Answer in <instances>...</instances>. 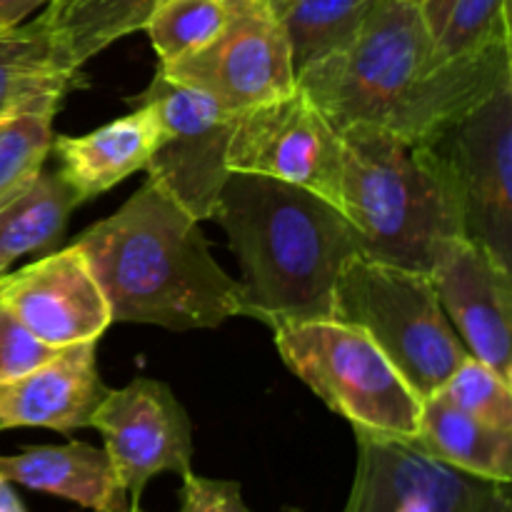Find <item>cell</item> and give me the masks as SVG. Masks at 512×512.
Wrapping results in <instances>:
<instances>
[{"label":"cell","mask_w":512,"mask_h":512,"mask_svg":"<svg viewBox=\"0 0 512 512\" xmlns=\"http://www.w3.org/2000/svg\"><path fill=\"white\" fill-rule=\"evenodd\" d=\"M505 85L510 43L435 63L433 33L415 0H375L343 53L298 75V88L338 133L368 123L418 143H433Z\"/></svg>","instance_id":"cell-1"},{"label":"cell","mask_w":512,"mask_h":512,"mask_svg":"<svg viewBox=\"0 0 512 512\" xmlns=\"http://www.w3.org/2000/svg\"><path fill=\"white\" fill-rule=\"evenodd\" d=\"M73 245L98 280L113 323L183 333L240 315V283L213 258L198 220L155 180Z\"/></svg>","instance_id":"cell-2"},{"label":"cell","mask_w":512,"mask_h":512,"mask_svg":"<svg viewBox=\"0 0 512 512\" xmlns=\"http://www.w3.org/2000/svg\"><path fill=\"white\" fill-rule=\"evenodd\" d=\"M210 220L240 263V315L270 330L333 318L340 270L360 255L343 210L283 180L230 173Z\"/></svg>","instance_id":"cell-3"},{"label":"cell","mask_w":512,"mask_h":512,"mask_svg":"<svg viewBox=\"0 0 512 512\" xmlns=\"http://www.w3.org/2000/svg\"><path fill=\"white\" fill-rule=\"evenodd\" d=\"M343 140V215L358 253L378 263L430 273L435 248L465 235L458 178L435 143L405 140L355 123Z\"/></svg>","instance_id":"cell-4"},{"label":"cell","mask_w":512,"mask_h":512,"mask_svg":"<svg viewBox=\"0 0 512 512\" xmlns=\"http://www.w3.org/2000/svg\"><path fill=\"white\" fill-rule=\"evenodd\" d=\"M333 318L365 330L420 398L438 393L470 355L433 275L420 270L353 255L338 275Z\"/></svg>","instance_id":"cell-5"},{"label":"cell","mask_w":512,"mask_h":512,"mask_svg":"<svg viewBox=\"0 0 512 512\" xmlns=\"http://www.w3.org/2000/svg\"><path fill=\"white\" fill-rule=\"evenodd\" d=\"M283 363L353 433L415 440L423 398L365 330L343 320H303L273 328Z\"/></svg>","instance_id":"cell-6"},{"label":"cell","mask_w":512,"mask_h":512,"mask_svg":"<svg viewBox=\"0 0 512 512\" xmlns=\"http://www.w3.org/2000/svg\"><path fill=\"white\" fill-rule=\"evenodd\" d=\"M133 103L155 110L160 138L145 173L168 190L195 220H210L218 195L228 180V150L238 115L210 95L173 83L160 70Z\"/></svg>","instance_id":"cell-7"},{"label":"cell","mask_w":512,"mask_h":512,"mask_svg":"<svg viewBox=\"0 0 512 512\" xmlns=\"http://www.w3.org/2000/svg\"><path fill=\"white\" fill-rule=\"evenodd\" d=\"M230 15L205 48L158 65L173 83L210 95L230 113L283 98L298 88L280 23L265 0H228Z\"/></svg>","instance_id":"cell-8"},{"label":"cell","mask_w":512,"mask_h":512,"mask_svg":"<svg viewBox=\"0 0 512 512\" xmlns=\"http://www.w3.org/2000/svg\"><path fill=\"white\" fill-rule=\"evenodd\" d=\"M228 170L298 185L343 210V140L300 88L238 115Z\"/></svg>","instance_id":"cell-9"},{"label":"cell","mask_w":512,"mask_h":512,"mask_svg":"<svg viewBox=\"0 0 512 512\" xmlns=\"http://www.w3.org/2000/svg\"><path fill=\"white\" fill-rule=\"evenodd\" d=\"M358 463L343 512H512L510 483L430 458L415 440L355 433Z\"/></svg>","instance_id":"cell-10"},{"label":"cell","mask_w":512,"mask_h":512,"mask_svg":"<svg viewBox=\"0 0 512 512\" xmlns=\"http://www.w3.org/2000/svg\"><path fill=\"white\" fill-rule=\"evenodd\" d=\"M90 428L103 435L105 455L133 505L155 475L183 478L193 470V423L160 380L135 378L125 388L108 390Z\"/></svg>","instance_id":"cell-11"},{"label":"cell","mask_w":512,"mask_h":512,"mask_svg":"<svg viewBox=\"0 0 512 512\" xmlns=\"http://www.w3.org/2000/svg\"><path fill=\"white\" fill-rule=\"evenodd\" d=\"M463 193L465 235L512 265V85L433 140Z\"/></svg>","instance_id":"cell-12"},{"label":"cell","mask_w":512,"mask_h":512,"mask_svg":"<svg viewBox=\"0 0 512 512\" xmlns=\"http://www.w3.org/2000/svg\"><path fill=\"white\" fill-rule=\"evenodd\" d=\"M430 275L468 353L512 380V265L480 240L453 235L435 248Z\"/></svg>","instance_id":"cell-13"},{"label":"cell","mask_w":512,"mask_h":512,"mask_svg":"<svg viewBox=\"0 0 512 512\" xmlns=\"http://www.w3.org/2000/svg\"><path fill=\"white\" fill-rule=\"evenodd\" d=\"M0 303L35 338L58 350L98 343L113 323L108 300L75 245L0 275Z\"/></svg>","instance_id":"cell-14"},{"label":"cell","mask_w":512,"mask_h":512,"mask_svg":"<svg viewBox=\"0 0 512 512\" xmlns=\"http://www.w3.org/2000/svg\"><path fill=\"white\" fill-rule=\"evenodd\" d=\"M95 353L98 343L70 345L40 368L0 385V430L48 428L70 435L90 428L110 390Z\"/></svg>","instance_id":"cell-15"},{"label":"cell","mask_w":512,"mask_h":512,"mask_svg":"<svg viewBox=\"0 0 512 512\" xmlns=\"http://www.w3.org/2000/svg\"><path fill=\"white\" fill-rule=\"evenodd\" d=\"M160 138L158 115L150 105L133 103L128 115L110 120L85 135L53 138L58 173L80 203L98 198L138 170H145Z\"/></svg>","instance_id":"cell-16"},{"label":"cell","mask_w":512,"mask_h":512,"mask_svg":"<svg viewBox=\"0 0 512 512\" xmlns=\"http://www.w3.org/2000/svg\"><path fill=\"white\" fill-rule=\"evenodd\" d=\"M0 475L13 485L70 500L93 512H125L128 493L103 448L70 440L0 455Z\"/></svg>","instance_id":"cell-17"},{"label":"cell","mask_w":512,"mask_h":512,"mask_svg":"<svg viewBox=\"0 0 512 512\" xmlns=\"http://www.w3.org/2000/svg\"><path fill=\"white\" fill-rule=\"evenodd\" d=\"M78 70L55 48L43 15L0 33V120L20 113H55Z\"/></svg>","instance_id":"cell-18"},{"label":"cell","mask_w":512,"mask_h":512,"mask_svg":"<svg viewBox=\"0 0 512 512\" xmlns=\"http://www.w3.org/2000/svg\"><path fill=\"white\" fill-rule=\"evenodd\" d=\"M415 443L450 468L475 478L512 483V430L473 418L440 393L423 398Z\"/></svg>","instance_id":"cell-19"},{"label":"cell","mask_w":512,"mask_h":512,"mask_svg":"<svg viewBox=\"0 0 512 512\" xmlns=\"http://www.w3.org/2000/svg\"><path fill=\"white\" fill-rule=\"evenodd\" d=\"M78 195L60 173L40 170L15 198L0 208V275L30 253H50L60 243Z\"/></svg>","instance_id":"cell-20"},{"label":"cell","mask_w":512,"mask_h":512,"mask_svg":"<svg viewBox=\"0 0 512 512\" xmlns=\"http://www.w3.org/2000/svg\"><path fill=\"white\" fill-rule=\"evenodd\" d=\"M285 35L295 80L355 40L375 0H265Z\"/></svg>","instance_id":"cell-21"},{"label":"cell","mask_w":512,"mask_h":512,"mask_svg":"<svg viewBox=\"0 0 512 512\" xmlns=\"http://www.w3.org/2000/svg\"><path fill=\"white\" fill-rule=\"evenodd\" d=\"M158 3L160 0H78L48 28L65 63L80 70L110 43L143 30Z\"/></svg>","instance_id":"cell-22"},{"label":"cell","mask_w":512,"mask_h":512,"mask_svg":"<svg viewBox=\"0 0 512 512\" xmlns=\"http://www.w3.org/2000/svg\"><path fill=\"white\" fill-rule=\"evenodd\" d=\"M425 20L435 40V63L510 43L508 0H443Z\"/></svg>","instance_id":"cell-23"},{"label":"cell","mask_w":512,"mask_h":512,"mask_svg":"<svg viewBox=\"0 0 512 512\" xmlns=\"http://www.w3.org/2000/svg\"><path fill=\"white\" fill-rule=\"evenodd\" d=\"M228 0H160L145 23L158 65L205 48L228 23Z\"/></svg>","instance_id":"cell-24"},{"label":"cell","mask_w":512,"mask_h":512,"mask_svg":"<svg viewBox=\"0 0 512 512\" xmlns=\"http://www.w3.org/2000/svg\"><path fill=\"white\" fill-rule=\"evenodd\" d=\"M53 115L43 110L0 120V208L43 170L53 148Z\"/></svg>","instance_id":"cell-25"},{"label":"cell","mask_w":512,"mask_h":512,"mask_svg":"<svg viewBox=\"0 0 512 512\" xmlns=\"http://www.w3.org/2000/svg\"><path fill=\"white\" fill-rule=\"evenodd\" d=\"M438 393L473 418L512 430V380H505L483 360L468 355Z\"/></svg>","instance_id":"cell-26"},{"label":"cell","mask_w":512,"mask_h":512,"mask_svg":"<svg viewBox=\"0 0 512 512\" xmlns=\"http://www.w3.org/2000/svg\"><path fill=\"white\" fill-rule=\"evenodd\" d=\"M63 350V348H60ZM35 338L3 303H0V385L40 368L60 353Z\"/></svg>","instance_id":"cell-27"},{"label":"cell","mask_w":512,"mask_h":512,"mask_svg":"<svg viewBox=\"0 0 512 512\" xmlns=\"http://www.w3.org/2000/svg\"><path fill=\"white\" fill-rule=\"evenodd\" d=\"M180 512H253L245 505L243 490L235 480H215L195 475L190 470L183 475L180 488Z\"/></svg>","instance_id":"cell-28"},{"label":"cell","mask_w":512,"mask_h":512,"mask_svg":"<svg viewBox=\"0 0 512 512\" xmlns=\"http://www.w3.org/2000/svg\"><path fill=\"white\" fill-rule=\"evenodd\" d=\"M50 0H0V33L18 28L38 8H48Z\"/></svg>","instance_id":"cell-29"},{"label":"cell","mask_w":512,"mask_h":512,"mask_svg":"<svg viewBox=\"0 0 512 512\" xmlns=\"http://www.w3.org/2000/svg\"><path fill=\"white\" fill-rule=\"evenodd\" d=\"M0 512H28L25 510L23 500H20L18 493H15L13 483L5 480L3 475H0Z\"/></svg>","instance_id":"cell-30"},{"label":"cell","mask_w":512,"mask_h":512,"mask_svg":"<svg viewBox=\"0 0 512 512\" xmlns=\"http://www.w3.org/2000/svg\"><path fill=\"white\" fill-rule=\"evenodd\" d=\"M75 3H78V0H50V3H48V8H45L43 13H40V15H43V20H45V23L50 25V23H55V20H58L60 15L65 13V10H70V8H73Z\"/></svg>","instance_id":"cell-31"},{"label":"cell","mask_w":512,"mask_h":512,"mask_svg":"<svg viewBox=\"0 0 512 512\" xmlns=\"http://www.w3.org/2000/svg\"><path fill=\"white\" fill-rule=\"evenodd\" d=\"M415 3H420V8H423V15H428V13H433V10L438 8L443 0H415Z\"/></svg>","instance_id":"cell-32"},{"label":"cell","mask_w":512,"mask_h":512,"mask_svg":"<svg viewBox=\"0 0 512 512\" xmlns=\"http://www.w3.org/2000/svg\"><path fill=\"white\" fill-rule=\"evenodd\" d=\"M125 512H143V510H140L138 505H133V508H128V510H125Z\"/></svg>","instance_id":"cell-33"},{"label":"cell","mask_w":512,"mask_h":512,"mask_svg":"<svg viewBox=\"0 0 512 512\" xmlns=\"http://www.w3.org/2000/svg\"><path fill=\"white\" fill-rule=\"evenodd\" d=\"M288 512H293V510H288Z\"/></svg>","instance_id":"cell-34"}]
</instances>
